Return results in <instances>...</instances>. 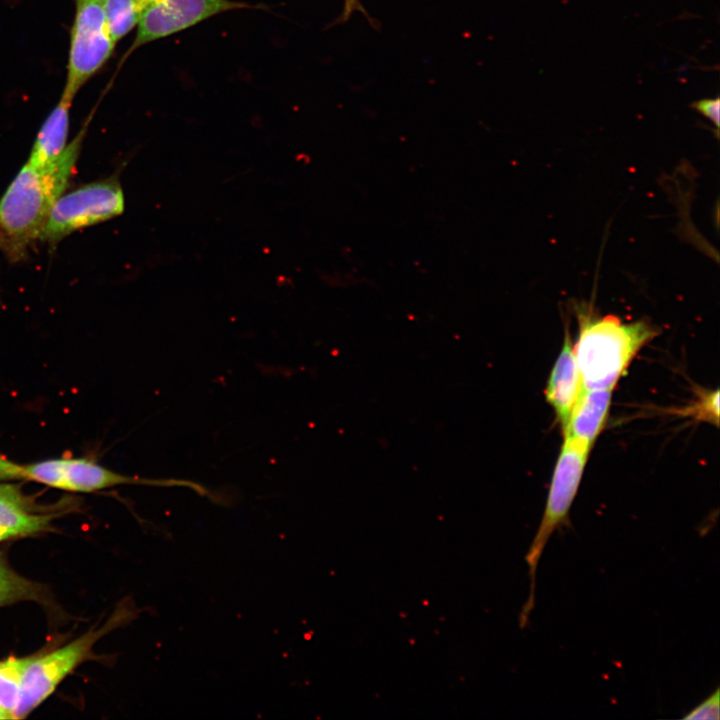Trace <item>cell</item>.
I'll use <instances>...</instances> for the list:
<instances>
[{"label": "cell", "mask_w": 720, "mask_h": 720, "mask_svg": "<svg viewBox=\"0 0 720 720\" xmlns=\"http://www.w3.org/2000/svg\"><path fill=\"white\" fill-rule=\"evenodd\" d=\"M688 410L689 415L717 425L719 420V391L704 393L699 401L695 402Z\"/></svg>", "instance_id": "cell-16"}, {"label": "cell", "mask_w": 720, "mask_h": 720, "mask_svg": "<svg viewBox=\"0 0 720 720\" xmlns=\"http://www.w3.org/2000/svg\"><path fill=\"white\" fill-rule=\"evenodd\" d=\"M648 321L622 322L618 317L579 315L573 345L584 389H613L637 353L655 336Z\"/></svg>", "instance_id": "cell-2"}, {"label": "cell", "mask_w": 720, "mask_h": 720, "mask_svg": "<svg viewBox=\"0 0 720 720\" xmlns=\"http://www.w3.org/2000/svg\"><path fill=\"white\" fill-rule=\"evenodd\" d=\"M0 249L7 250V239L5 237V234L0 227Z\"/></svg>", "instance_id": "cell-21"}, {"label": "cell", "mask_w": 720, "mask_h": 720, "mask_svg": "<svg viewBox=\"0 0 720 720\" xmlns=\"http://www.w3.org/2000/svg\"><path fill=\"white\" fill-rule=\"evenodd\" d=\"M87 128L88 122L53 163L37 167L27 161L0 198L9 256L17 259L39 239L52 205L69 183Z\"/></svg>", "instance_id": "cell-1"}, {"label": "cell", "mask_w": 720, "mask_h": 720, "mask_svg": "<svg viewBox=\"0 0 720 720\" xmlns=\"http://www.w3.org/2000/svg\"><path fill=\"white\" fill-rule=\"evenodd\" d=\"M247 4L231 0H153L142 15L131 50Z\"/></svg>", "instance_id": "cell-8"}, {"label": "cell", "mask_w": 720, "mask_h": 720, "mask_svg": "<svg viewBox=\"0 0 720 720\" xmlns=\"http://www.w3.org/2000/svg\"><path fill=\"white\" fill-rule=\"evenodd\" d=\"M12 719L11 715L0 707V720Z\"/></svg>", "instance_id": "cell-22"}, {"label": "cell", "mask_w": 720, "mask_h": 720, "mask_svg": "<svg viewBox=\"0 0 720 720\" xmlns=\"http://www.w3.org/2000/svg\"><path fill=\"white\" fill-rule=\"evenodd\" d=\"M124 210L118 175L80 186L57 198L39 239L56 244L70 233L120 216Z\"/></svg>", "instance_id": "cell-6"}, {"label": "cell", "mask_w": 720, "mask_h": 720, "mask_svg": "<svg viewBox=\"0 0 720 720\" xmlns=\"http://www.w3.org/2000/svg\"><path fill=\"white\" fill-rule=\"evenodd\" d=\"M584 386L575 358L569 331L566 330L562 349L550 372L544 394L553 408L562 430Z\"/></svg>", "instance_id": "cell-9"}, {"label": "cell", "mask_w": 720, "mask_h": 720, "mask_svg": "<svg viewBox=\"0 0 720 720\" xmlns=\"http://www.w3.org/2000/svg\"><path fill=\"white\" fill-rule=\"evenodd\" d=\"M115 44L107 24L104 0H76L61 97L73 102L79 90L110 58Z\"/></svg>", "instance_id": "cell-7"}, {"label": "cell", "mask_w": 720, "mask_h": 720, "mask_svg": "<svg viewBox=\"0 0 720 720\" xmlns=\"http://www.w3.org/2000/svg\"><path fill=\"white\" fill-rule=\"evenodd\" d=\"M691 106L705 118L710 120L715 125L716 129L719 128V97H715L713 99H701L692 103Z\"/></svg>", "instance_id": "cell-18"}, {"label": "cell", "mask_w": 720, "mask_h": 720, "mask_svg": "<svg viewBox=\"0 0 720 720\" xmlns=\"http://www.w3.org/2000/svg\"><path fill=\"white\" fill-rule=\"evenodd\" d=\"M71 106V101L60 97L37 134L28 162L44 167L60 156L67 145Z\"/></svg>", "instance_id": "cell-12"}, {"label": "cell", "mask_w": 720, "mask_h": 720, "mask_svg": "<svg viewBox=\"0 0 720 720\" xmlns=\"http://www.w3.org/2000/svg\"><path fill=\"white\" fill-rule=\"evenodd\" d=\"M42 587L11 569L0 559V607L25 600H41Z\"/></svg>", "instance_id": "cell-15"}, {"label": "cell", "mask_w": 720, "mask_h": 720, "mask_svg": "<svg viewBox=\"0 0 720 720\" xmlns=\"http://www.w3.org/2000/svg\"><path fill=\"white\" fill-rule=\"evenodd\" d=\"M720 718V695L719 689H716L708 698L697 705L683 719L699 720L710 719L717 720Z\"/></svg>", "instance_id": "cell-17"}, {"label": "cell", "mask_w": 720, "mask_h": 720, "mask_svg": "<svg viewBox=\"0 0 720 720\" xmlns=\"http://www.w3.org/2000/svg\"><path fill=\"white\" fill-rule=\"evenodd\" d=\"M141 610L125 601L99 628L92 629L61 648L46 655L34 656L27 666L21 683L19 700L13 719L26 717L49 697L59 683L90 654L93 645L106 633L128 624Z\"/></svg>", "instance_id": "cell-4"}, {"label": "cell", "mask_w": 720, "mask_h": 720, "mask_svg": "<svg viewBox=\"0 0 720 720\" xmlns=\"http://www.w3.org/2000/svg\"><path fill=\"white\" fill-rule=\"evenodd\" d=\"M29 657H9L0 660V707L7 711L12 719L19 700L23 674L33 660Z\"/></svg>", "instance_id": "cell-14"}, {"label": "cell", "mask_w": 720, "mask_h": 720, "mask_svg": "<svg viewBox=\"0 0 720 720\" xmlns=\"http://www.w3.org/2000/svg\"><path fill=\"white\" fill-rule=\"evenodd\" d=\"M592 446L587 442L564 437L548 491L543 517L526 555L530 590L520 613V626H525L534 607L536 573L540 557L552 534L569 524V513L577 495L584 468Z\"/></svg>", "instance_id": "cell-3"}, {"label": "cell", "mask_w": 720, "mask_h": 720, "mask_svg": "<svg viewBox=\"0 0 720 720\" xmlns=\"http://www.w3.org/2000/svg\"><path fill=\"white\" fill-rule=\"evenodd\" d=\"M153 0H104L107 24L117 42L137 27L145 10Z\"/></svg>", "instance_id": "cell-13"}, {"label": "cell", "mask_w": 720, "mask_h": 720, "mask_svg": "<svg viewBox=\"0 0 720 720\" xmlns=\"http://www.w3.org/2000/svg\"><path fill=\"white\" fill-rule=\"evenodd\" d=\"M22 479V465H18L0 454V480Z\"/></svg>", "instance_id": "cell-20"}, {"label": "cell", "mask_w": 720, "mask_h": 720, "mask_svg": "<svg viewBox=\"0 0 720 720\" xmlns=\"http://www.w3.org/2000/svg\"><path fill=\"white\" fill-rule=\"evenodd\" d=\"M612 390L584 389L562 430L564 437L581 439L593 447L606 424Z\"/></svg>", "instance_id": "cell-10"}, {"label": "cell", "mask_w": 720, "mask_h": 720, "mask_svg": "<svg viewBox=\"0 0 720 720\" xmlns=\"http://www.w3.org/2000/svg\"><path fill=\"white\" fill-rule=\"evenodd\" d=\"M22 479L75 492H93L118 485L185 487L213 502L220 497L202 484L175 478H145L110 470L89 458H55L22 465Z\"/></svg>", "instance_id": "cell-5"}, {"label": "cell", "mask_w": 720, "mask_h": 720, "mask_svg": "<svg viewBox=\"0 0 720 720\" xmlns=\"http://www.w3.org/2000/svg\"><path fill=\"white\" fill-rule=\"evenodd\" d=\"M51 519L33 512L17 486L0 484V541L40 532Z\"/></svg>", "instance_id": "cell-11"}, {"label": "cell", "mask_w": 720, "mask_h": 720, "mask_svg": "<svg viewBox=\"0 0 720 720\" xmlns=\"http://www.w3.org/2000/svg\"><path fill=\"white\" fill-rule=\"evenodd\" d=\"M355 12L362 13L370 21V23L372 25L374 24L371 17L369 16L367 11L361 4L360 0H343L342 12H341L340 16L338 17V19L336 20L335 24L346 23Z\"/></svg>", "instance_id": "cell-19"}]
</instances>
